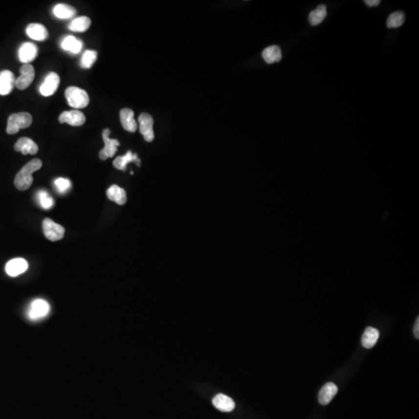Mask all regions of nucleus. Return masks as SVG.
<instances>
[{
  "mask_svg": "<svg viewBox=\"0 0 419 419\" xmlns=\"http://www.w3.org/2000/svg\"><path fill=\"white\" fill-rule=\"evenodd\" d=\"M42 167V162L38 158H34L26 164L16 176L15 180H14L16 187L21 191H24L30 188L34 181L33 173L38 171V169Z\"/></svg>",
  "mask_w": 419,
  "mask_h": 419,
  "instance_id": "obj_1",
  "label": "nucleus"
},
{
  "mask_svg": "<svg viewBox=\"0 0 419 419\" xmlns=\"http://www.w3.org/2000/svg\"><path fill=\"white\" fill-rule=\"evenodd\" d=\"M32 117L26 112L13 113L8 119L6 132L9 134H15L21 129L29 128L32 123Z\"/></svg>",
  "mask_w": 419,
  "mask_h": 419,
  "instance_id": "obj_2",
  "label": "nucleus"
},
{
  "mask_svg": "<svg viewBox=\"0 0 419 419\" xmlns=\"http://www.w3.org/2000/svg\"><path fill=\"white\" fill-rule=\"evenodd\" d=\"M66 97L70 107L76 109L86 108L89 103L88 93L79 87H68L66 90Z\"/></svg>",
  "mask_w": 419,
  "mask_h": 419,
  "instance_id": "obj_3",
  "label": "nucleus"
},
{
  "mask_svg": "<svg viewBox=\"0 0 419 419\" xmlns=\"http://www.w3.org/2000/svg\"><path fill=\"white\" fill-rule=\"evenodd\" d=\"M44 234L48 240L56 242L64 238L66 230L60 224H56L54 221L46 218L42 224Z\"/></svg>",
  "mask_w": 419,
  "mask_h": 419,
  "instance_id": "obj_4",
  "label": "nucleus"
},
{
  "mask_svg": "<svg viewBox=\"0 0 419 419\" xmlns=\"http://www.w3.org/2000/svg\"><path fill=\"white\" fill-rule=\"evenodd\" d=\"M50 311V305L47 301L42 299H37L33 301L29 308L28 318L32 321H38L44 318Z\"/></svg>",
  "mask_w": 419,
  "mask_h": 419,
  "instance_id": "obj_5",
  "label": "nucleus"
},
{
  "mask_svg": "<svg viewBox=\"0 0 419 419\" xmlns=\"http://www.w3.org/2000/svg\"><path fill=\"white\" fill-rule=\"evenodd\" d=\"M21 75L16 79L15 86L18 89L23 90L28 88L34 81L35 72L30 64H24L20 69Z\"/></svg>",
  "mask_w": 419,
  "mask_h": 419,
  "instance_id": "obj_6",
  "label": "nucleus"
},
{
  "mask_svg": "<svg viewBox=\"0 0 419 419\" xmlns=\"http://www.w3.org/2000/svg\"><path fill=\"white\" fill-rule=\"evenodd\" d=\"M138 122H139L140 132L143 135L145 141L148 142L153 141L154 138V130H153L154 120L152 116L149 113H141L138 117Z\"/></svg>",
  "mask_w": 419,
  "mask_h": 419,
  "instance_id": "obj_7",
  "label": "nucleus"
},
{
  "mask_svg": "<svg viewBox=\"0 0 419 419\" xmlns=\"http://www.w3.org/2000/svg\"><path fill=\"white\" fill-rule=\"evenodd\" d=\"M110 131L109 129H105L102 133L105 147L100 151V158L101 160H106L113 157L115 153H117V147L120 145V142L117 140L110 138Z\"/></svg>",
  "mask_w": 419,
  "mask_h": 419,
  "instance_id": "obj_8",
  "label": "nucleus"
},
{
  "mask_svg": "<svg viewBox=\"0 0 419 419\" xmlns=\"http://www.w3.org/2000/svg\"><path fill=\"white\" fill-rule=\"evenodd\" d=\"M60 83V78L55 72H50L40 87V93L44 96H49L56 92Z\"/></svg>",
  "mask_w": 419,
  "mask_h": 419,
  "instance_id": "obj_9",
  "label": "nucleus"
},
{
  "mask_svg": "<svg viewBox=\"0 0 419 419\" xmlns=\"http://www.w3.org/2000/svg\"><path fill=\"white\" fill-rule=\"evenodd\" d=\"M28 263L23 258H16L8 262L5 267L6 273L12 277H16L25 273L28 269Z\"/></svg>",
  "mask_w": 419,
  "mask_h": 419,
  "instance_id": "obj_10",
  "label": "nucleus"
},
{
  "mask_svg": "<svg viewBox=\"0 0 419 419\" xmlns=\"http://www.w3.org/2000/svg\"><path fill=\"white\" fill-rule=\"evenodd\" d=\"M59 122L61 124H70L72 126H82L86 122V117L82 112L79 110L66 111L63 112L59 117Z\"/></svg>",
  "mask_w": 419,
  "mask_h": 419,
  "instance_id": "obj_11",
  "label": "nucleus"
},
{
  "mask_svg": "<svg viewBox=\"0 0 419 419\" xmlns=\"http://www.w3.org/2000/svg\"><path fill=\"white\" fill-rule=\"evenodd\" d=\"M16 79L10 70H3L0 72V95L10 94L15 87Z\"/></svg>",
  "mask_w": 419,
  "mask_h": 419,
  "instance_id": "obj_12",
  "label": "nucleus"
},
{
  "mask_svg": "<svg viewBox=\"0 0 419 419\" xmlns=\"http://www.w3.org/2000/svg\"><path fill=\"white\" fill-rule=\"evenodd\" d=\"M18 56L21 62L24 64H29L38 56V47L34 44L30 42L23 43L20 47Z\"/></svg>",
  "mask_w": 419,
  "mask_h": 419,
  "instance_id": "obj_13",
  "label": "nucleus"
},
{
  "mask_svg": "<svg viewBox=\"0 0 419 419\" xmlns=\"http://www.w3.org/2000/svg\"><path fill=\"white\" fill-rule=\"evenodd\" d=\"M338 393V387L335 383L329 382L325 383V385L320 390L318 394V400L322 405H327L331 402L334 397Z\"/></svg>",
  "mask_w": 419,
  "mask_h": 419,
  "instance_id": "obj_14",
  "label": "nucleus"
},
{
  "mask_svg": "<svg viewBox=\"0 0 419 419\" xmlns=\"http://www.w3.org/2000/svg\"><path fill=\"white\" fill-rule=\"evenodd\" d=\"M214 406L221 412H232L235 408V403L233 399L223 394H218L213 398Z\"/></svg>",
  "mask_w": 419,
  "mask_h": 419,
  "instance_id": "obj_15",
  "label": "nucleus"
},
{
  "mask_svg": "<svg viewBox=\"0 0 419 419\" xmlns=\"http://www.w3.org/2000/svg\"><path fill=\"white\" fill-rule=\"evenodd\" d=\"M133 117H134V113L133 110L129 108H124L120 110V119L123 128L132 133L135 132L137 128V122Z\"/></svg>",
  "mask_w": 419,
  "mask_h": 419,
  "instance_id": "obj_16",
  "label": "nucleus"
},
{
  "mask_svg": "<svg viewBox=\"0 0 419 419\" xmlns=\"http://www.w3.org/2000/svg\"><path fill=\"white\" fill-rule=\"evenodd\" d=\"M14 149L17 152H21L23 154H35L38 153V146L30 138L22 137L17 141Z\"/></svg>",
  "mask_w": 419,
  "mask_h": 419,
  "instance_id": "obj_17",
  "label": "nucleus"
},
{
  "mask_svg": "<svg viewBox=\"0 0 419 419\" xmlns=\"http://www.w3.org/2000/svg\"><path fill=\"white\" fill-rule=\"evenodd\" d=\"M26 34L31 39L44 41L48 37V31L44 25L40 23H30L26 27Z\"/></svg>",
  "mask_w": 419,
  "mask_h": 419,
  "instance_id": "obj_18",
  "label": "nucleus"
},
{
  "mask_svg": "<svg viewBox=\"0 0 419 419\" xmlns=\"http://www.w3.org/2000/svg\"><path fill=\"white\" fill-rule=\"evenodd\" d=\"M380 337V332L375 328L368 327L365 329L362 336V345L367 349H371L376 344Z\"/></svg>",
  "mask_w": 419,
  "mask_h": 419,
  "instance_id": "obj_19",
  "label": "nucleus"
},
{
  "mask_svg": "<svg viewBox=\"0 0 419 419\" xmlns=\"http://www.w3.org/2000/svg\"><path fill=\"white\" fill-rule=\"evenodd\" d=\"M107 195L112 201L115 202L119 205H124L127 202V194L124 189L121 188L117 185L111 186L108 191Z\"/></svg>",
  "mask_w": 419,
  "mask_h": 419,
  "instance_id": "obj_20",
  "label": "nucleus"
},
{
  "mask_svg": "<svg viewBox=\"0 0 419 419\" xmlns=\"http://www.w3.org/2000/svg\"><path fill=\"white\" fill-rule=\"evenodd\" d=\"M137 162V166H139L140 159L137 158V154H133L131 151L128 152L127 154L124 156H119L113 161V166L119 170L125 171L127 165L130 162Z\"/></svg>",
  "mask_w": 419,
  "mask_h": 419,
  "instance_id": "obj_21",
  "label": "nucleus"
},
{
  "mask_svg": "<svg viewBox=\"0 0 419 419\" xmlns=\"http://www.w3.org/2000/svg\"><path fill=\"white\" fill-rule=\"evenodd\" d=\"M263 58L268 64H273L282 59V52L278 46H269L263 51Z\"/></svg>",
  "mask_w": 419,
  "mask_h": 419,
  "instance_id": "obj_22",
  "label": "nucleus"
},
{
  "mask_svg": "<svg viewBox=\"0 0 419 419\" xmlns=\"http://www.w3.org/2000/svg\"><path fill=\"white\" fill-rule=\"evenodd\" d=\"M53 13L59 19H69L75 15L76 10L67 4L59 3L54 7Z\"/></svg>",
  "mask_w": 419,
  "mask_h": 419,
  "instance_id": "obj_23",
  "label": "nucleus"
},
{
  "mask_svg": "<svg viewBox=\"0 0 419 419\" xmlns=\"http://www.w3.org/2000/svg\"><path fill=\"white\" fill-rule=\"evenodd\" d=\"M83 42L80 40L75 38V37L71 36V35L65 38L62 42V48L66 51L73 53V54H78V53L80 52L82 48H83Z\"/></svg>",
  "mask_w": 419,
  "mask_h": 419,
  "instance_id": "obj_24",
  "label": "nucleus"
},
{
  "mask_svg": "<svg viewBox=\"0 0 419 419\" xmlns=\"http://www.w3.org/2000/svg\"><path fill=\"white\" fill-rule=\"evenodd\" d=\"M91 26V20L88 17H77L70 23L68 28L74 32H84L89 28Z\"/></svg>",
  "mask_w": 419,
  "mask_h": 419,
  "instance_id": "obj_25",
  "label": "nucleus"
},
{
  "mask_svg": "<svg viewBox=\"0 0 419 419\" xmlns=\"http://www.w3.org/2000/svg\"><path fill=\"white\" fill-rule=\"evenodd\" d=\"M327 16V8L325 5H320L317 9L309 14V22L312 26H317L322 23Z\"/></svg>",
  "mask_w": 419,
  "mask_h": 419,
  "instance_id": "obj_26",
  "label": "nucleus"
},
{
  "mask_svg": "<svg viewBox=\"0 0 419 419\" xmlns=\"http://www.w3.org/2000/svg\"><path fill=\"white\" fill-rule=\"evenodd\" d=\"M405 16L404 13L401 11H397L392 13L388 17L387 22V26L388 28H397L402 26L404 23Z\"/></svg>",
  "mask_w": 419,
  "mask_h": 419,
  "instance_id": "obj_27",
  "label": "nucleus"
},
{
  "mask_svg": "<svg viewBox=\"0 0 419 419\" xmlns=\"http://www.w3.org/2000/svg\"><path fill=\"white\" fill-rule=\"evenodd\" d=\"M97 59V52L87 50L85 51L81 59V66L84 68H90Z\"/></svg>",
  "mask_w": 419,
  "mask_h": 419,
  "instance_id": "obj_28",
  "label": "nucleus"
},
{
  "mask_svg": "<svg viewBox=\"0 0 419 419\" xmlns=\"http://www.w3.org/2000/svg\"><path fill=\"white\" fill-rule=\"evenodd\" d=\"M38 198L41 206L46 210L51 209L55 204L54 199L51 198V196L49 195L47 192L44 191V190H42L38 193Z\"/></svg>",
  "mask_w": 419,
  "mask_h": 419,
  "instance_id": "obj_29",
  "label": "nucleus"
},
{
  "mask_svg": "<svg viewBox=\"0 0 419 419\" xmlns=\"http://www.w3.org/2000/svg\"><path fill=\"white\" fill-rule=\"evenodd\" d=\"M55 186L59 193L65 194L66 191H68L71 188L72 184H71L69 179L59 178V179H55Z\"/></svg>",
  "mask_w": 419,
  "mask_h": 419,
  "instance_id": "obj_30",
  "label": "nucleus"
},
{
  "mask_svg": "<svg viewBox=\"0 0 419 419\" xmlns=\"http://www.w3.org/2000/svg\"><path fill=\"white\" fill-rule=\"evenodd\" d=\"M414 335H415V337H416L417 339L419 338V318L418 317L417 320H416V324H415V327H414Z\"/></svg>",
  "mask_w": 419,
  "mask_h": 419,
  "instance_id": "obj_31",
  "label": "nucleus"
},
{
  "mask_svg": "<svg viewBox=\"0 0 419 419\" xmlns=\"http://www.w3.org/2000/svg\"><path fill=\"white\" fill-rule=\"evenodd\" d=\"M365 3L367 4L369 6H376L380 5V0H367L364 1Z\"/></svg>",
  "mask_w": 419,
  "mask_h": 419,
  "instance_id": "obj_32",
  "label": "nucleus"
}]
</instances>
